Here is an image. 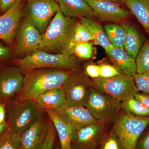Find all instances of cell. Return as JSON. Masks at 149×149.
Wrapping results in <instances>:
<instances>
[{
	"instance_id": "2e32d148",
	"label": "cell",
	"mask_w": 149,
	"mask_h": 149,
	"mask_svg": "<svg viewBox=\"0 0 149 149\" xmlns=\"http://www.w3.org/2000/svg\"><path fill=\"white\" fill-rule=\"evenodd\" d=\"M22 11V3L20 1L0 15V40L8 45L14 39Z\"/></svg>"
},
{
	"instance_id": "3957f363",
	"label": "cell",
	"mask_w": 149,
	"mask_h": 149,
	"mask_svg": "<svg viewBox=\"0 0 149 149\" xmlns=\"http://www.w3.org/2000/svg\"><path fill=\"white\" fill-rule=\"evenodd\" d=\"M14 63L25 71L40 68L74 70L77 69L79 62L74 54H52L38 50L22 58L15 59Z\"/></svg>"
},
{
	"instance_id": "74e56055",
	"label": "cell",
	"mask_w": 149,
	"mask_h": 149,
	"mask_svg": "<svg viewBox=\"0 0 149 149\" xmlns=\"http://www.w3.org/2000/svg\"><path fill=\"white\" fill-rule=\"evenodd\" d=\"M11 51L10 48L0 44V61L6 59L10 57Z\"/></svg>"
},
{
	"instance_id": "4dcf8cb0",
	"label": "cell",
	"mask_w": 149,
	"mask_h": 149,
	"mask_svg": "<svg viewBox=\"0 0 149 149\" xmlns=\"http://www.w3.org/2000/svg\"><path fill=\"white\" fill-rule=\"evenodd\" d=\"M135 85L139 92L149 95V75L136 73L133 76Z\"/></svg>"
},
{
	"instance_id": "b9f144b4",
	"label": "cell",
	"mask_w": 149,
	"mask_h": 149,
	"mask_svg": "<svg viewBox=\"0 0 149 149\" xmlns=\"http://www.w3.org/2000/svg\"><path fill=\"white\" fill-rule=\"evenodd\" d=\"M27 1H28V0H27Z\"/></svg>"
},
{
	"instance_id": "52a82bcc",
	"label": "cell",
	"mask_w": 149,
	"mask_h": 149,
	"mask_svg": "<svg viewBox=\"0 0 149 149\" xmlns=\"http://www.w3.org/2000/svg\"><path fill=\"white\" fill-rule=\"evenodd\" d=\"M92 80L94 88L120 102L134 97L139 92L133 76L123 73L111 78L100 77Z\"/></svg>"
},
{
	"instance_id": "60d3db41",
	"label": "cell",
	"mask_w": 149,
	"mask_h": 149,
	"mask_svg": "<svg viewBox=\"0 0 149 149\" xmlns=\"http://www.w3.org/2000/svg\"><path fill=\"white\" fill-rule=\"evenodd\" d=\"M110 1H114V2H117V3H120V1H119V0H110Z\"/></svg>"
},
{
	"instance_id": "d4e9b609",
	"label": "cell",
	"mask_w": 149,
	"mask_h": 149,
	"mask_svg": "<svg viewBox=\"0 0 149 149\" xmlns=\"http://www.w3.org/2000/svg\"><path fill=\"white\" fill-rule=\"evenodd\" d=\"M121 110L126 114L139 117H149V109L133 97L121 102Z\"/></svg>"
},
{
	"instance_id": "ffe728a7",
	"label": "cell",
	"mask_w": 149,
	"mask_h": 149,
	"mask_svg": "<svg viewBox=\"0 0 149 149\" xmlns=\"http://www.w3.org/2000/svg\"><path fill=\"white\" fill-rule=\"evenodd\" d=\"M35 100L43 111L56 109L66 104V98L63 88H55L43 93Z\"/></svg>"
},
{
	"instance_id": "8fae6325",
	"label": "cell",
	"mask_w": 149,
	"mask_h": 149,
	"mask_svg": "<svg viewBox=\"0 0 149 149\" xmlns=\"http://www.w3.org/2000/svg\"><path fill=\"white\" fill-rule=\"evenodd\" d=\"M23 70L17 66L0 68V103H9L21 90L24 83Z\"/></svg>"
},
{
	"instance_id": "5b68a950",
	"label": "cell",
	"mask_w": 149,
	"mask_h": 149,
	"mask_svg": "<svg viewBox=\"0 0 149 149\" xmlns=\"http://www.w3.org/2000/svg\"><path fill=\"white\" fill-rule=\"evenodd\" d=\"M121 102L92 86L86 107L97 120L113 125L121 114Z\"/></svg>"
},
{
	"instance_id": "9a60e30c",
	"label": "cell",
	"mask_w": 149,
	"mask_h": 149,
	"mask_svg": "<svg viewBox=\"0 0 149 149\" xmlns=\"http://www.w3.org/2000/svg\"><path fill=\"white\" fill-rule=\"evenodd\" d=\"M55 111L63 121L74 130L98 121L85 107L70 106L65 104Z\"/></svg>"
},
{
	"instance_id": "f1b7e54d",
	"label": "cell",
	"mask_w": 149,
	"mask_h": 149,
	"mask_svg": "<svg viewBox=\"0 0 149 149\" xmlns=\"http://www.w3.org/2000/svg\"><path fill=\"white\" fill-rule=\"evenodd\" d=\"M98 149H123L120 139L113 128L107 133Z\"/></svg>"
},
{
	"instance_id": "6da1fadb",
	"label": "cell",
	"mask_w": 149,
	"mask_h": 149,
	"mask_svg": "<svg viewBox=\"0 0 149 149\" xmlns=\"http://www.w3.org/2000/svg\"><path fill=\"white\" fill-rule=\"evenodd\" d=\"M78 21L76 18L65 16L59 8L45 32L42 35L39 50L55 54L73 55L71 42Z\"/></svg>"
},
{
	"instance_id": "4fadbf2b",
	"label": "cell",
	"mask_w": 149,
	"mask_h": 149,
	"mask_svg": "<svg viewBox=\"0 0 149 149\" xmlns=\"http://www.w3.org/2000/svg\"><path fill=\"white\" fill-rule=\"evenodd\" d=\"M95 14L102 21L120 22L130 18V11L122 8L119 3L110 0H85Z\"/></svg>"
},
{
	"instance_id": "d6986e66",
	"label": "cell",
	"mask_w": 149,
	"mask_h": 149,
	"mask_svg": "<svg viewBox=\"0 0 149 149\" xmlns=\"http://www.w3.org/2000/svg\"><path fill=\"white\" fill-rule=\"evenodd\" d=\"M58 135L60 143V149H71V142L74 129L63 121L54 109L46 111Z\"/></svg>"
},
{
	"instance_id": "cb8c5ba5",
	"label": "cell",
	"mask_w": 149,
	"mask_h": 149,
	"mask_svg": "<svg viewBox=\"0 0 149 149\" xmlns=\"http://www.w3.org/2000/svg\"><path fill=\"white\" fill-rule=\"evenodd\" d=\"M105 30L109 40L113 47L124 49L126 31L124 23L120 24H107Z\"/></svg>"
},
{
	"instance_id": "7a4b0ae2",
	"label": "cell",
	"mask_w": 149,
	"mask_h": 149,
	"mask_svg": "<svg viewBox=\"0 0 149 149\" xmlns=\"http://www.w3.org/2000/svg\"><path fill=\"white\" fill-rule=\"evenodd\" d=\"M73 70L40 68L27 71L18 100H35L47 91L62 88Z\"/></svg>"
},
{
	"instance_id": "ba28073f",
	"label": "cell",
	"mask_w": 149,
	"mask_h": 149,
	"mask_svg": "<svg viewBox=\"0 0 149 149\" xmlns=\"http://www.w3.org/2000/svg\"><path fill=\"white\" fill-rule=\"evenodd\" d=\"M58 8L55 0H28L22 15L42 35Z\"/></svg>"
},
{
	"instance_id": "30bf717a",
	"label": "cell",
	"mask_w": 149,
	"mask_h": 149,
	"mask_svg": "<svg viewBox=\"0 0 149 149\" xmlns=\"http://www.w3.org/2000/svg\"><path fill=\"white\" fill-rule=\"evenodd\" d=\"M110 124L97 121L74 130L71 149H98L107 133Z\"/></svg>"
},
{
	"instance_id": "d590c367",
	"label": "cell",
	"mask_w": 149,
	"mask_h": 149,
	"mask_svg": "<svg viewBox=\"0 0 149 149\" xmlns=\"http://www.w3.org/2000/svg\"><path fill=\"white\" fill-rule=\"evenodd\" d=\"M22 1V0H0V11L4 13Z\"/></svg>"
},
{
	"instance_id": "e0dca14e",
	"label": "cell",
	"mask_w": 149,
	"mask_h": 149,
	"mask_svg": "<svg viewBox=\"0 0 149 149\" xmlns=\"http://www.w3.org/2000/svg\"><path fill=\"white\" fill-rule=\"evenodd\" d=\"M65 16L74 18H97L95 13L85 0H55Z\"/></svg>"
},
{
	"instance_id": "8992f818",
	"label": "cell",
	"mask_w": 149,
	"mask_h": 149,
	"mask_svg": "<svg viewBox=\"0 0 149 149\" xmlns=\"http://www.w3.org/2000/svg\"><path fill=\"white\" fill-rule=\"evenodd\" d=\"M149 125V117L132 116L122 111L112 128L120 139L123 149H136L138 140Z\"/></svg>"
},
{
	"instance_id": "f546056e",
	"label": "cell",
	"mask_w": 149,
	"mask_h": 149,
	"mask_svg": "<svg viewBox=\"0 0 149 149\" xmlns=\"http://www.w3.org/2000/svg\"><path fill=\"white\" fill-rule=\"evenodd\" d=\"M93 52V43L88 42L75 45L73 47L72 53L79 58L88 59L92 57Z\"/></svg>"
},
{
	"instance_id": "44dd1931",
	"label": "cell",
	"mask_w": 149,
	"mask_h": 149,
	"mask_svg": "<svg viewBox=\"0 0 149 149\" xmlns=\"http://www.w3.org/2000/svg\"><path fill=\"white\" fill-rule=\"evenodd\" d=\"M137 18L149 37V0H119Z\"/></svg>"
},
{
	"instance_id": "7402d4cb",
	"label": "cell",
	"mask_w": 149,
	"mask_h": 149,
	"mask_svg": "<svg viewBox=\"0 0 149 149\" xmlns=\"http://www.w3.org/2000/svg\"><path fill=\"white\" fill-rule=\"evenodd\" d=\"M80 21L91 32L93 41L96 44L103 48L107 52L113 47L107 36L102 28V26L93 19L81 17Z\"/></svg>"
},
{
	"instance_id": "8d00e7d4",
	"label": "cell",
	"mask_w": 149,
	"mask_h": 149,
	"mask_svg": "<svg viewBox=\"0 0 149 149\" xmlns=\"http://www.w3.org/2000/svg\"><path fill=\"white\" fill-rule=\"evenodd\" d=\"M135 98L141 102L148 109H149V95L147 93H136L134 95Z\"/></svg>"
},
{
	"instance_id": "4316f807",
	"label": "cell",
	"mask_w": 149,
	"mask_h": 149,
	"mask_svg": "<svg viewBox=\"0 0 149 149\" xmlns=\"http://www.w3.org/2000/svg\"><path fill=\"white\" fill-rule=\"evenodd\" d=\"M93 41V38L91 32L83 23L78 21L75 26L71 42V48L72 52L75 45Z\"/></svg>"
},
{
	"instance_id": "e575fe53",
	"label": "cell",
	"mask_w": 149,
	"mask_h": 149,
	"mask_svg": "<svg viewBox=\"0 0 149 149\" xmlns=\"http://www.w3.org/2000/svg\"><path fill=\"white\" fill-rule=\"evenodd\" d=\"M136 149H149V125L138 140Z\"/></svg>"
},
{
	"instance_id": "ac0fdd59",
	"label": "cell",
	"mask_w": 149,
	"mask_h": 149,
	"mask_svg": "<svg viewBox=\"0 0 149 149\" xmlns=\"http://www.w3.org/2000/svg\"><path fill=\"white\" fill-rule=\"evenodd\" d=\"M107 53L114 66L122 73L133 76L137 73L136 61L125 50L113 46Z\"/></svg>"
},
{
	"instance_id": "277c9868",
	"label": "cell",
	"mask_w": 149,
	"mask_h": 149,
	"mask_svg": "<svg viewBox=\"0 0 149 149\" xmlns=\"http://www.w3.org/2000/svg\"><path fill=\"white\" fill-rule=\"evenodd\" d=\"M8 104L7 130L19 136L44 112L35 100L15 99Z\"/></svg>"
},
{
	"instance_id": "f35d334b",
	"label": "cell",
	"mask_w": 149,
	"mask_h": 149,
	"mask_svg": "<svg viewBox=\"0 0 149 149\" xmlns=\"http://www.w3.org/2000/svg\"><path fill=\"white\" fill-rule=\"evenodd\" d=\"M6 121V104L2 103H0V124L5 123Z\"/></svg>"
},
{
	"instance_id": "9c48e42d",
	"label": "cell",
	"mask_w": 149,
	"mask_h": 149,
	"mask_svg": "<svg viewBox=\"0 0 149 149\" xmlns=\"http://www.w3.org/2000/svg\"><path fill=\"white\" fill-rule=\"evenodd\" d=\"M92 86L93 80L84 72L78 71L77 69L73 70L63 87L66 105L86 107Z\"/></svg>"
},
{
	"instance_id": "83f0119b",
	"label": "cell",
	"mask_w": 149,
	"mask_h": 149,
	"mask_svg": "<svg viewBox=\"0 0 149 149\" xmlns=\"http://www.w3.org/2000/svg\"><path fill=\"white\" fill-rule=\"evenodd\" d=\"M0 149H21L20 136L7 130L0 136Z\"/></svg>"
},
{
	"instance_id": "836d02e7",
	"label": "cell",
	"mask_w": 149,
	"mask_h": 149,
	"mask_svg": "<svg viewBox=\"0 0 149 149\" xmlns=\"http://www.w3.org/2000/svg\"><path fill=\"white\" fill-rule=\"evenodd\" d=\"M84 73L91 79H97L100 77V65L94 64H89L85 66Z\"/></svg>"
},
{
	"instance_id": "484cf974",
	"label": "cell",
	"mask_w": 149,
	"mask_h": 149,
	"mask_svg": "<svg viewBox=\"0 0 149 149\" xmlns=\"http://www.w3.org/2000/svg\"><path fill=\"white\" fill-rule=\"evenodd\" d=\"M135 61L136 73L149 75V40L141 47Z\"/></svg>"
},
{
	"instance_id": "d6a6232c",
	"label": "cell",
	"mask_w": 149,
	"mask_h": 149,
	"mask_svg": "<svg viewBox=\"0 0 149 149\" xmlns=\"http://www.w3.org/2000/svg\"><path fill=\"white\" fill-rule=\"evenodd\" d=\"M56 130L51 121L47 139L41 149H53L56 140Z\"/></svg>"
},
{
	"instance_id": "5bb4252c",
	"label": "cell",
	"mask_w": 149,
	"mask_h": 149,
	"mask_svg": "<svg viewBox=\"0 0 149 149\" xmlns=\"http://www.w3.org/2000/svg\"><path fill=\"white\" fill-rule=\"evenodd\" d=\"M42 35L30 22L24 18L19 32L15 47L17 54L22 55L39 50Z\"/></svg>"
},
{
	"instance_id": "1f68e13d",
	"label": "cell",
	"mask_w": 149,
	"mask_h": 149,
	"mask_svg": "<svg viewBox=\"0 0 149 149\" xmlns=\"http://www.w3.org/2000/svg\"><path fill=\"white\" fill-rule=\"evenodd\" d=\"M99 65L101 78H111L122 74L117 68L111 65L102 63Z\"/></svg>"
},
{
	"instance_id": "603a6c76",
	"label": "cell",
	"mask_w": 149,
	"mask_h": 149,
	"mask_svg": "<svg viewBox=\"0 0 149 149\" xmlns=\"http://www.w3.org/2000/svg\"><path fill=\"white\" fill-rule=\"evenodd\" d=\"M126 34L124 42V49L131 58L136 59L142 47L143 40L140 33L133 26L125 24Z\"/></svg>"
},
{
	"instance_id": "7c38bea8",
	"label": "cell",
	"mask_w": 149,
	"mask_h": 149,
	"mask_svg": "<svg viewBox=\"0 0 149 149\" xmlns=\"http://www.w3.org/2000/svg\"><path fill=\"white\" fill-rule=\"evenodd\" d=\"M45 112L20 136L21 149H41L47 139L51 120Z\"/></svg>"
},
{
	"instance_id": "ab89813d",
	"label": "cell",
	"mask_w": 149,
	"mask_h": 149,
	"mask_svg": "<svg viewBox=\"0 0 149 149\" xmlns=\"http://www.w3.org/2000/svg\"><path fill=\"white\" fill-rule=\"evenodd\" d=\"M7 122H6L2 124H0V136L2 135L7 130Z\"/></svg>"
}]
</instances>
